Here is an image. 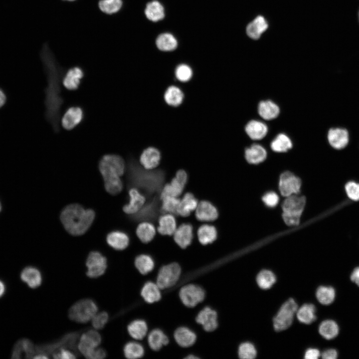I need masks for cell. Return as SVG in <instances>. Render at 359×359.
I'll list each match as a JSON object with an SVG mask.
<instances>
[{"mask_svg": "<svg viewBox=\"0 0 359 359\" xmlns=\"http://www.w3.org/2000/svg\"><path fill=\"white\" fill-rule=\"evenodd\" d=\"M40 57L47 77V86L45 91V115L54 131L58 132L61 108L63 103L60 82L64 76V69L59 65L47 44H43Z\"/></svg>", "mask_w": 359, "mask_h": 359, "instance_id": "1", "label": "cell"}, {"mask_svg": "<svg viewBox=\"0 0 359 359\" xmlns=\"http://www.w3.org/2000/svg\"><path fill=\"white\" fill-rule=\"evenodd\" d=\"M95 218L94 211L84 209L78 204H71L64 208L60 220L68 232L73 235L84 234L90 227Z\"/></svg>", "mask_w": 359, "mask_h": 359, "instance_id": "2", "label": "cell"}, {"mask_svg": "<svg viewBox=\"0 0 359 359\" xmlns=\"http://www.w3.org/2000/svg\"><path fill=\"white\" fill-rule=\"evenodd\" d=\"M99 168L106 191L111 194H116L121 191L123 183L120 177L125 171L123 159L116 155H105L99 162Z\"/></svg>", "mask_w": 359, "mask_h": 359, "instance_id": "3", "label": "cell"}, {"mask_svg": "<svg viewBox=\"0 0 359 359\" xmlns=\"http://www.w3.org/2000/svg\"><path fill=\"white\" fill-rule=\"evenodd\" d=\"M282 204V217L285 223L289 226L297 225L306 204L304 196L294 194L286 197Z\"/></svg>", "mask_w": 359, "mask_h": 359, "instance_id": "4", "label": "cell"}, {"mask_svg": "<svg viewBox=\"0 0 359 359\" xmlns=\"http://www.w3.org/2000/svg\"><path fill=\"white\" fill-rule=\"evenodd\" d=\"M98 311V307L93 300L82 299L71 306L68 311V316L73 322L84 324L91 321Z\"/></svg>", "mask_w": 359, "mask_h": 359, "instance_id": "5", "label": "cell"}, {"mask_svg": "<svg viewBox=\"0 0 359 359\" xmlns=\"http://www.w3.org/2000/svg\"><path fill=\"white\" fill-rule=\"evenodd\" d=\"M297 309V304L293 299L285 302L273 319L274 329L281 331L289 328L293 322Z\"/></svg>", "mask_w": 359, "mask_h": 359, "instance_id": "6", "label": "cell"}, {"mask_svg": "<svg viewBox=\"0 0 359 359\" xmlns=\"http://www.w3.org/2000/svg\"><path fill=\"white\" fill-rule=\"evenodd\" d=\"M181 273L180 265L172 263L163 266L157 277V284L161 289H165L175 285L179 280Z\"/></svg>", "mask_w": 359, "mask_h": 359, "instance_id": "7", "label": "cell"}, {"mask_svg": "<svg viewBox=\"0 0 359 359\" xmlns=\"http://www.w3.org/2000/svg\"><path fill=\"white\" fill-rule=\"evenodd\" d=\"M86 275L92 279L98 278L103 275L107 269V260L98 251L89 253L85 262Z\"/></svg>", "mask_w": 359, "mask_h": 359, "instance_id": "8", "label": "cell"}, {"mask_svg": "<svg viewBox=\"0 0 359 359\" xmlns=\"http://www.w3.org/2000/svg\"><path fill=\"white\" fill-rule=\"evenodd\" d=\"M179 295L181 302L185 306L193 307L203 300L205 293L199 286L188 284L180 289Z\"/></svg>", "mask_w": 359, "mask_h": 359, "instance_id": "9", "label": "cell"}, {"mask_svg": "<svg viewBox=\"0 0 359 359\" xmlns=\"http://www.w3.org/2000/svg\"><path fill=\"white\" fill-rule=\"evenodd\" d=\"M101 341L100 333L96 330H90L81 335L77 348L81 354L85 358L91 351L99 346Z\"/></svg>", "mask_w": 359, "mask_h": 359, "instance_id": "10", "label": "cell"}, {"mask_svg": "<svg viewBox=\"0 0 359 359\" xmlns=\"http://www.w3.org/2000/svg\"><path fill=\"white\" fill-rule=\"evenodd\" d=\"M301 186L300 179L289 172L283 173L280 177L279 188L281 194L285 197L298 194Z\"/></svg>", "mask_w": 359, "mask_h": 359, "instance_id": "11", "label": "cell"}, {"mask_svg": "<svg viewBox=\"0 0 359 359\" xmlns=\"http://www.w3.org/2000/svg\"><path fill=\"white\" fill-rule=\"evenodd\" d=\"M269 26L267 18L263 15L258 14L247 24L245 33L251 39L258 40L268 29Z\"/></svg>", "mask_w": 359, "mask_h": 359, "instance_id": "12", "label": "cell"}, {"mask_svg": "<svg viewBox=\"0 0 359 359\" xmlns=\"http://www.w3.org/2000/svg\"><path fill=\"white\" fill-rule=\"evenodd\" d=\"M327 140L329 146L336 150L345 148L349 143V133L344 128L332 127L328 129Z\"/></svg>", "mask_w": 359, "mask_h": 359, "instance_id": "13", "label": "cell"}, {"mask_svg": "<svg viewBox=\"0 0 359 359\" xmlns=\"http://www.w3.org/2000/svg\"><path fill=\"white\" fill-rule=\"evenodd\" d=\"M196 321L203 327L205 331H213L218 326L217 313L210 307H205L197 314Z\"/></svg>", "mask_w": 359, "mask_h": 359, "instance_id": "14", "label": "cell"}, {"mask_svg": "<svg viewBox=\"0 0 359 359\" xmlns=\"http://www.w3.org/2000/svg\"><path fill=\"white\" fill-rule=\"evenodd\" d=\"M218 215V213L216 208L208 201H200L195 209L196 218L200 221H213L217 218Z\"/></svg>", "mask_w": 359, "mask_h": 359, "instance_id": "15", "label": "cell"}, {"mask_svg": "<svg viewBox=\"0 0 359 359\" xmlns=\"http://www.w3.org/2000/svg\"><path fill=\"white\" fill-rule=\"evenodd\" d=\"M193 238V228L189 223L181 224L174 233L176 243L181 248H185L191 243Z\"/></svg>", "mask_w": 359, "mask_h": 359, "instance_id": "16", "label": "cell"}, {"mask_svg": "<svg viewBox=\"0 0 359 359\" xmlns=\"http://www.w3.org/2000/svg\"><path fill=\"white\" fill-rule=\"evenodd\" d=\"M83 118V112L79 107H71L65 113L61 119L62 127L70 130L78 125Z\"/></svg>", "mask_w": 359, "mask_h": 359, "instance_id": "17", "label": "cell"}, {"mask_svg": "<svg viewBox=\"0 0 359 359\" xmlns=\"http://www.w3.org/2000/svg\"><path fill=\"white\" fill-rule=\"evenodd\" d=\"M21 280L32 289H35L40 286L42 281L40 271L36 267L27 266L20 273Z\"/></svg>", "mask_w": 359, "mask_h": 359, "instance_id": "18", "label": "cell"}, {"mask_svg": "<svg viewBox=\"0 0 359 359\" xmlns=\"http://www.w3.org/2000/svg\"><path fill=\"white\" fill-rule=\"evenodd\" d=\"M130 201L123 207L124 211L129 214L138 212L144 205L146 198L143 194L135 188H132L129 191Z\"/></svg>", "mask_w": 359, "mask_h": 359, "instance_id": "19", "label": "cell"}, {"mask_svg": "<svg viewBox=\"0 0 359 359\" xmlns=\"http://www.w3.org/2000/svg\"><path fill=\"white\" fill-rule=\"evenodd\" d=\"M83 76L84 72L81 68L72 67L64 75L62 79L63 84L66 89L75 90L78 88Z\"/></svg>", "mask_w": 359, "mask_h": 359, "instance_id": "20", "label": "cell"}, {"mask_svg": "<svg viewBox=\"0 0 359 359\" xmlns=\"http://www.w3.org/2000/svg\"><path fill=\"white\" fill-rule=\"evenodd\" d=\"M161 160L160 151L154 147L146 149L140 156V163L146 170H151L157 167Z\"/></svg>", "mask_w": 359, "mask_h": 359, "instance_id": "21", "label": "cell"}, {"mask_svg": "<svg viewBox=\"0 0 359 359\" xmlns=\"http://www.w3.org/2000/svg\"><path fill=\"white\" fill-rule=\"evenodd\" d=\"M245 131L250 139L258 140L263 139L266 135L268 127L261 121L252 120L246 125Z\"/></svg>", "mask_w": 359, "mask_h": 359, "instance_id": "22", "label": "cell"}, {"mask_svg": "<svg viewBox=\"0 0 359 359\" xmlns=\"http://www.w3.org/2000/svg\"><path fill=\"white\" fill-rule=\"evenodd\" d=\"M22 352L26 358H31L36 355L35 347L29 340L23 339L18 341L12 350L11 358L19 359Z\"/></svg>", "mask_w": 359, "mask_h": 359, "instance_id": "23", "label": "cell"}, {"mask_svg": "<svg viewBox=\"0 0 359 359\" xmlns=\"http://www.w3.org/2000/svg\"><path fill=\"white\" fill-rule=\"evenodd\" d=\"M258 112L261 117L266 120L277 118L280 113L279 106L271 100L261 101L258 106Z\"/></svg>", "mask_w": 359, "mask_h": 359, "instance_id": "24", "label": "cell"}, {"mask_svg": "<svg viewBox=\"0 0 359 359\" xmlns=\"http://www.w3.org/2000/svg\"><path fill=\"white\" fill-rule=\"evenodd\" d=\"M197 199L190 192L186 193L179 204L177 214L185 217L188 216L191 212L195 210L198 205Z\"/></svg>", "mask_w": 359, "mask_h": 359, "instance_id": "25", "label": "cell"}, {"mask_svg": "<svg viewBox=\"0 0 359 359\" xmlns=\"http://www.w3.org/2000/svg\"><path fill=\"white\" fill-rule=\"evenodd\" d=\"M266 157V150L259 144H253L245 151V159L250 164H259L264 161Z\"/></svg>", "mask_w": 359, "mask_h": 359, "instance_id": "26", "label": "cell"}, {"mask_svg": "<svg viewBox=\"0 0 359 359\" xmlns=\"http://www.w3.org/2000/svg\"><path fill=\"white\" fill-rule=\"evenodd\" d=\"M174 338L177 344L182 347L191 346L196 341L195 334L188 328L180 327L174 333Z\"/></svg>", "mask_w": 359, "mask_h": 359, "instance_id": "27", "label": "cell"}, {"mask_svg": "<svg viewBox=\"0 0 359 359\" xmlns=\"http://www.w3.org/2000/svg\"><path fill=\"white\" fill-rule=\"evenodd\" d=\"M106 240L108 245L113 249L122 250L126 248L129 243L128 235L121 231H113L108 234Z\"/></svg>", "mask_w": 359, "mask_h": 359, "instance_id": "28", "label": "cell"}, {"mask_svg": "<svg viewBox=\"0 0 359 359\" xmlns=\"http://www.w3.org/2000/svg\"><path fill=\"white\" fill-rule=\"evenodd\" d=\"M160 290L157 283L148 282L142 288L141 295L146 302L153 303L160 300L161 298Z\"/></svg>", "mask_w": 359, "mask_h": 359, "instance_id": "29", "label": "cell"}, {"mask_svg": "<svg viewBox=\"0 0 359 359\" xmlns=\"http://www.w3.org/2000/svg\"><path fill=\"white\" fill-rule=\"evenodd\" d=\"M176 229V220L172 214H166L160 217L158 231L160 234L172 235L174 234Z\"/></svg>", "mask_w": 359, "mask_h": 359, "instance_id": "30", "label": "cell"}, {"mask_svg": "<svg viewBox=\"0 0 359 359\" xmlns=\"http://www.w3.org/2000/svg\"><path fill=\"white\" fill-rule=\"evenodd\" d=\"M129 335L135 340H142L147 335L148 326L142 320H135L131 322L127 327Z\"/></svg>", "mask_w": 359, "mask_h": 359, "instance_id": "31", "label": "cell"}, {"mask_svg": "<svg viewBox=\"0 0 359 359\" xmlns=\"http://www.w3.org/2000/svg\"><path fill=\"white\" fill-rule=\"evenodd\" d=\"M298 320L301 323L310 324L315 321L316 308L312 304H305L297 309L296 313Z\"/></svg>", "mask_w": 359, "mask_h": 359, "instance_id": "32", "label": "cell"}, {"mask_svg": "<svg viewBox=\"0 0 359 359\" xmlns=\"http://www.w3.org/2000/svg\"><path fill=\"white\" fill-rule=\"evenodd\" d=\"M197 237L199 241L202 245L211 243L217 238L216 229L212 225L203 224L198 229Z\"/></svg>", "mask_w": 359, "mask_h": 359, "instance_id": "33", "label": "cell"}, {"mask_svg": "<svg viewBox=\"0 0 359 359\" xmlns=\"http://www.w3.org/2000/svg\"><path fill=\"white\" fill-rule=\"evenodd\" d=\"M148 342L150 347L154 351L160 350L169 343L168 337L159 329L152 331L148 335Z\"/></svg>", "mask_w": 359, "mask_h": 359, "instance_id": "34", "label": "cell"}, {"mask_svg": "<svg viewBox=\"0 0 359 359\" xmlns=\"http://www.w3.org/2000/svg\"><path fill=\"white\" fill-rule=\"evenodd\" d=\"M184 98L182 91L178 87H169L164 94V99L169 105L177 107L181 104Z\"/></svg>", "mask_w": 359, "mask_h": 359, "instance_id": "35", "label": "cell"}, {"mask_svg": "<svg viewBox=\"0 0 359 359\" xmlns=\"http://www.w3.org/2000/svg\"><path fill=\"white\" fill-rule=\"evenodd\" d=\"M145 12L147 17L153 21L161 20L165 15L163 6L156 0L151 1L147 4Z\"/></svg>", "mask_w": 359, "mask_h": 359, "instance_id": "36", "label": "cell"}, {"mask_svg": "<svg viewBox=\"0 0 359 359\" xmlns=\"http://www.w3.org/2000/svg\"><path fill=\"white\" fill-rule=\"evenodd\" d=\"M136 234L142 242L148 243L154 238L156 234V229L152 223L144 222L138 226Z\"/></svg>", "mask_w": 359, "mask_h": 359, "instance_id": "37", "label": "cell"}, {"mask_svg": "<svg viewBox=\"0 0 359 359\" xmlns=\"http://www.w3.org/2000/svg\"><path fill=\"white\" fill-rule=\"evenodd\" d=\"M185 185L175 177L170 183L166 184L161 192L160 198L166 196L178 197L183 191Z\"/></svg>", "mask_w": 359, "mask_h": 359, "instance_id": "38", "label": "cell"}, {"mask_svg": "<svg viewBox=\"0 0 359 359\" xmlns=\"http://www.w3.org/2000/svg\"><path fill=\"white\" fill-rule=\"evenodd\" d=\"M319 332L323 338L327 340H331L335 338L338 335L339 329L335 321L327 320L321 323L319 328Z\"/></svg>", "mask_w": 359, "mask_h": 359, "instance_id": "39", "label": "cell"}, {"mask_svg": "<svg viewBox=\"0 0 359 359\" xmlns=\"http://www.w3.org/2000/svg\"><path fill=\"white\" fill-rule=\"evenodd\" d=\"M271 149L276 152H287L292 147V143L288 136L283 133L278 134L271 143Z\"/></svg>", "mask_w": 359, "mask_h": 359, "instance_id": "40", "label": "cell"}, {"mask_svg": "<svg viewBox=\"0 0 359 359\" xmlns=\"http://www.w3.org/2000/svg\"><path fill=\"white\" fill-rule=\"evenodd\" d=\"M134 264L138 271L143 275L149 273L154 268V262L153 259L146 254H141L137 256Z\"/></svg>", "mask_w": 359, "mask_h": 359, "instance_id": "41", "label": "cell"}, {"mask_svg": "<svg viewBox=\"0 0 359 359\" xmlns=\"http://www.w3.org/2000/svg\"><path fill=\"white\" fill-rule=\"evenodd\" d=\"M158 48L162 51H171L175 49L178 43L175 37L170 33L160 34L156 40Z\"/></svg>", "mask_w": 359, "mask_h": 359, "instance_id": "42", "label": "cell"}, {"mask_svg": "<svg viewBox=\"0 0 359 359\" xmlns=\"http://www.w3.org/2000/svg\"><path fill=\"white\" fill-rule=\"evenodd\" d=\"M316 297L322 304L327 305L331 304L335 298V291L332 287L320 286L316 291Z\"/></svg>", "mask_w": 359, "mask_h": 359, "instance_id": "43", "label": "cell"}, {"mask_svg": "<svg viewBox=\"0 0 359 359\" xmlns=\"http://www.w3.org/2000/svg\"><path fill=\"white\" fill-rule=\"evenodd\" d=\"M123 352L126 358L136 359L143 356L144 350L140 344L135 342H130L124 346Z\"/></svg>", "mask_w": 359, "mask_h": 359, "instance_id": "44", "label": "cell"}, {"mask_svg": "<svg viewBox=\"0 0 359 359\" xmlns=\"http://www.w3.org/2000/svg\"><path fill=\"white\" fill-rule=\"evenodd\" d=\"M256 281L260 288L262 289H268L275 283L276 277L272 271L263 270L258 274Z\"/></svg>", "mask_w": 359, "mask_h": 359, "instance_id": "45", "label": "cell"}, {"mask_svg": "<svg viewBox=\"0 0 359 359\" xmlns=\"http://www.w3.org/2000/svg\"><path fill=\"white\" fill-rule=\"evenodd\" d=\"M162 200L161 211L164 213L177 214V209L180 200L177 197L166 196L160 198Z\"/></svg>", "mask_w": 359, "mask_h": 359, "instance_id": "46", "label": "cell"}, {"mask_svg": "<svg viewBox=\"0 0 359 359\" xmlns=\"http://www.w3.org/2000/svg\"><path fill=\"white\" fill-rule=\"evenodd\" d=\"M99 7L101 11L107 14L118 12L122 6V0H100Z\"/></svg>", "mask_w": 359, "mask_h": 359, "instance_id": "47", "label": "cell"}, {"mask_svg": "<svg viewBox=\"0 0 359 359\" xmlns=\"http://www.w3.org/2000/svg\"><path fill=\"white\" fill-rule=\"evenodd\" d=\"M238 356L243 359H252L256 357L257 352L253 344L249 342L242 343L239 347Z\"/></svg>", "mask_w": 359, "mask_h": 359, "instance_id": "48", "label": "cell"}, {"mask_svg": "<svg viewBox=\"0 0 359 359\" xmlns=\"http://www.w3.org/2000/svg\"><path fill=\"white\" fill-rule=\"evenodd\" d=\"M109 315L106 311L97 312L91 319V324L95 330H101L108 323Z\"/></svg>", "mask_w": 359, "mask_h": 359, "instance_id": "49", "label": "cell"}, {"mask_svg": "<svg viewBox=\"0 0 359 359\" xmlns=\"http://www.w3.org/2000/svg\"><path fill=\"white\" fill-rule=\"evenodd\" d=\"M175 75L176 78L179 81L185 82L189 81L191 78L192 71L188 65L181 64L176 68Z\"/></svg>", "mask_w": 359, "mask_h": 359, "instance_id": "50", "label": "cell"}, {"mask_svg": "<svg viewBox=\"0 0 359 359\" xmlns=\"http://www.w3.org/2000/svg\"><path fill=\"white\" fill-rule=\"evenodd\" d=\"M348 197L355 201H359V183L354 181L348 182L345 186Z\"/></svg>", "mask_w": 359, "mask_h": 359, "instance_id": "51", "label": "cell"}, {"mask_svg": "<svg viewBox=\"0 0 359 359\" xmlns=\"http://www.w3.org/2000/svg\"><path fill=\"white\" fill-rule=\"evenodd\" d=\"M52 357L55 359H73L76 358L72 352L64 348L54 351L52 354Z\"/></svg>", "mask_w": 359, "mask_h": 359, "instance_id": "52", "label": "cell"}, {"mask_svg": "<svg viewBox=\"0 0 359 359\" xmlns=\"http://www.w3.org/2000/svg\"><path fill=\"white\" fill-rule=\"evenodd\" d=\"M262 200L267 206L273 207L278 203L279 197L275 192L270 191L263 195Z\"/></svg>", "mask_w": 359, "mask_h": 359, "instance_id": "53", "label": "cell"}, {"mask_svg": "<svg viewBox=\"0 0 359 359\" xmlns=\"http://www.w3.org/2000/svg\"><path fill=\"white\" fill-rule=\"evenodd\" d=\"M154 205L153 204H150L146 205L144 208H141L140 213L137 212V214H140V218H151L154 217L155 212V209L153 208Z\"/></svg>", "mask_w": 359, "mask_h": 359, "instance_id": "54", "label": "cell"}, {"mask_svg": "<svg viewBox=\"0 0 359 359\" xmlns=\"http://www.w3.org/2000/svg\"><path fill=\"white\" fill-rule=\"evenodd\" d=\"M321 356L320 351L313 348L308 349L305 354V358L307 359H317Z\"/></svg>", "mask_w": 359, "mask_h": 359, "instance_id": "55", "label": "cell"}, {"mask_svg": "<svg viewBox=\"0 0 359 359\" xmlns=\"http://www.w3.org/2000/svg\"><path fill=\"white\" fill-rule=\"evenodd\" d=\"M321 356L324 359H335L338 357V353L335 349H328L325 351Z\"/></svg>", "mask_w": 359, "mask_h": 359, "instance_id": "56", "label": "cell"}, {"mask_svg": "<svg viewBox=\"0 0 359 359\" xmlns=\"http://www.w3.org/2000/svg\"><path fill=\"white\" fill-rule=\"evenodd\" d=\"M175 177L183 184H186L187 181V175L184 170H179L177 172Z\"/></svg>", "mask_w": 359, "mask_h": 359, "instance_id": "57", "label": "cell"}, {"mask_svg": "<svg viewBox=\"0 0 359 359\" xmlns=\"http://www.w3.org/2000/svg\"><path fill=\"white\" fill-rule=\"evenodd\" d=\"M351 280L359 286V267L353 270L351 275Z\"/></svg>", "mask_w": 359, "mask_h": 359, "instance_id": "58", "label": "cell"}, {"mask_svg": "<svg viewBox=\"0 0 359 359\" xmlns=\"http://www.w3.org/2000/svg\"><path fill=\"white\" fill-rule=\"evenodd\" d=\"M6 101V96L3 92L0 89V108L2 107Z\"/></svg>", "mask_w": 359, "mask_h": 359, "instance_id": "59", "label": "cell"}, {"mask_svg": "<svg viewBox=\"0 0 359 359\" xmlns=\"http://www.w3.org/2000/svg\"><path fill=\"white\" fill-rule=\"evenodd\" d=\"M5 289L4 283L0 280V298L4 295L5 292Z\"/></svg>", "mask_w": 359, "mask_h": 359, "instance_id": "60", "label": "cell"}, {"mask_svg": "<svg viewBox=\"0 0 359 359\" xmlns=\"http://www.w3.org/2000/svg\"><path fill=\"white\" fill-rule=\"evenodd\" d=\"M185 359H198V358H197V357H196V356H193V355H189V356L186 357L185 358Z\"/></svg>", "mask_w": 359, "mask_h": 359, "instance_id": "61", "label": "cell"}, {"mask_svg": "<svg viewBox=\"0 0 359 359\" xmlns=\"http://www.w3.org/2000/svg\"><path fill=\"white\" fill-rule=\"evenodd\" d=\"M67 0V1H74V0Z\"/></svg>", "mask_w": 359, "mask_h": 359, "instance_id": "62", "label": "cell"}, {"mask_svg": "<svg viewBox=\"0 0 359 359\" xmlns=\"http://www.w3.org/2000/svg\"><path fill=\"white\" fill-rule=\"evenodd\" d=\"M1 206L0 202V210H1Z\"/></svg>", "mask_w": 359, "mask_h": 359, "instance_id": "63", "label": "cell"}, {"mask_svg": "<svg viewBox=\"0 0 359 359\" xmlns=\"http://www.w3.org/2000/svg\"></svg>", "mask_w": 359, "mask_h": 359, "instance_id": "64", "label": "cell"}]
</instances>
